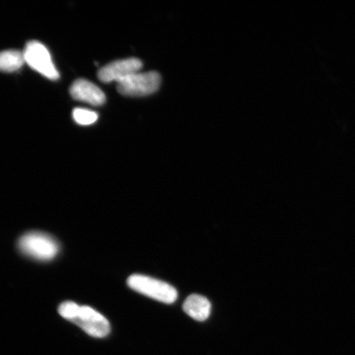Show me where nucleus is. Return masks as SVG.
<instances>
[{"mask_svg":"<svg viewBox=\"0 0 355 355\" xmlns=\"http://www.w3.org/2000/svg\"><path fill=\"white\" fill-rule=\"evenodd\" d=\"M62 318L76 324L89 336L104 338L110 332V322L103 315L88 306H80L73 302H64L59 307Z\"/></svg>","mask_w":355,"mask_h":355,"instance_id":"obj_1","label":"nucleus"},{"mask_svg":"<svg viewBox=\"0 0 355 355\" xmlns=\"http://www.w3.org/2000/svg\"><path fill=\"white\" fill-rule=\"evenodd\" d=\"M17 246L21 254L38 261L52 260L60 251L55 239L42 232H29L22 235Z\"/></svg>","mask_w":355,"mask_h":355,"instance_id":"obj_2","label":"nucleus"},{"mask_svg":"<svg viewBox=\"0 0 355 355\" xmlns=\"http://www.w3.org/2000/svg\"><path fill=\"white\" fill-rule=\"evenodd\" d=\"M127 284L132 291L162 303L173 304L178 298L176 288L170 284L144 275H132Z\"/></svg>","mask_w":355,"mask_h":355,"instance_id":"obj_3","label":"nucleus"},{"mask_svg":"<svg viewBox=\"0 0 355 355\" xmlns=\"http://www.w3.org/2000/svg\"><path fill=\"white\" fill-rule=\"evenodd\" d=\"M162 77L157 72L136 73L117 83V90L123 96L152 95L161 86Z\"/></svg>","mask_w":355,"mask_h":355,"instance_id":"obj_4","label":"nucleus"},{"mask_svg":"<svg viewBox=\"0 0 355 355\" xmlns=\"http://www.w3.org/2000/svg\"><path fill=\"white\" fill-rule=\"evenodd\" d=\"M24 55L25 63L31 68L49 79H59V71L53 63L50 51L43 44L37 41L28 42L25 47Z\"/></svg>","mask_w":355,"mask_h":355,"instance_id":"obj_5","label":"nucleus"},{"mask_svg":"<svg viewBox=\"0 0 355 355\" xmlns=\"http://www.w3.org/2000/svg\"><path fill=\"white\" fill-rule=\"evenodd\" d=\"M143 68V64L139 59L130 58V59L112 62L99 70L98 78L101 82L109 83L119 82L130 77L131 75L139 73Z\"/></svg>","mask_w":355,"mask_h":355,"instance_id":"obj_6","label":"nucleus"},{"mask_svg":"<svg viewBox=\"0 0 355 355\" xmlns=\"http://www.w3.org/2000/svg\"><path fill=\"white\" fill-rule=\"evenodd\" d=\"M70 94L73 99L92 105H103L106 101L104 92L94 83L86 79L75 81L71 86Z\"/></svg>","mask_w":355,"mask_h":355,"instance_id":"obj_7","label":"nucleus"},{"mask_svg":"<svg viewBox=\"0 0 355 355\" xmlns=\"http://www.w3.org/2000/svg\"><path fill=\"white\" fill-rule=\"evenodd\" d=\"M183 309L194 320L204 322L210 316L211 305L206 297L192 295L184 301Z\"/></svg>","mask_w":355,"mask_h":355,"instance_id":"obj_8","label":"nucleus"},{"mask_svg":"<svg viewBox=\"0 0 355 355\" xmlns=\"http://www.w3.org/2000/svg\"><path fill=\"white\" fill-rule=\"evenodd\" d=\"M24 63V52L15 50L0 52V71L2 72H16Z\"/></svg>","mask_w":355,"mask_h":355,"instance_id":"obj_9","label":"nucleus"},{"mask_svg":"<svg viewBox=\"0 0 355 355\" xmlns=\"http://www.w3.org/2000/svg\"><path fill=\"white\" fill-rule=\"evenodd\" d=\"M73 118L80 125H91L97 121L98 114L90 110L77 108L73 111Z\"/></svg>","mask_w":355,"mask_h":355,"instance_id":"obj_10","label":"nucleus"}]
</instances>
